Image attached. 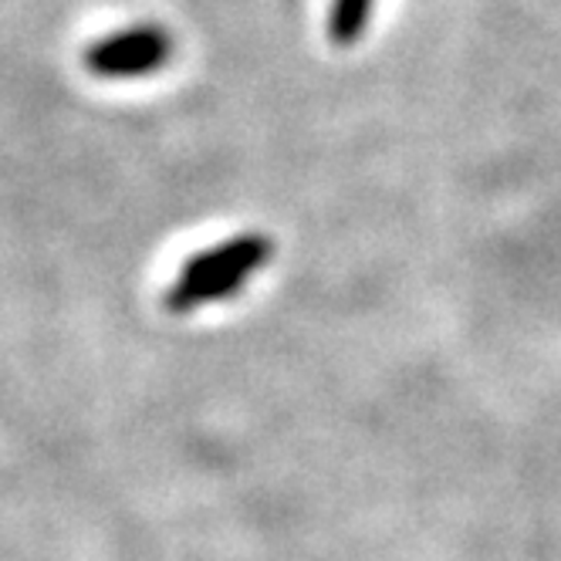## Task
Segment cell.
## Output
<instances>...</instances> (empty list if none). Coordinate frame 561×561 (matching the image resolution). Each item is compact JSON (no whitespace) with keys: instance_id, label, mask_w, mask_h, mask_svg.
<instances>
[{"instance_id":"obj_1","label":"cell","mask_w":561,"mask_h":561,"mask_svg":"<svg viewBox=\"0 0 561 561\" xmlns=\"http://www.w3.org/2000/svg\"><path fill=\"white\" fill-rule=\"evenodd\" d=\"M271 254H274V244L264 233H240V237L220 240V244L193 254L163 298L167 311L186 314L204 305L233 298L248 285L251 274L267 267Z\"/></svg>"},{"instance_id":"obj_2","label":"cell","mask_w":561,"mask_h":561,"mask_svg":"<svg viewBox=\"0 0 561 561\" xmlns=\"http://www.w3.org/2000/svg\"><path fill=\"white\" fill-rule=\"evenodd\" d=\"M173 55V37L159 24H136L112 31L85 48L82 61L99 78H139L159 71Z\"/></svg>"},{"instance_id":"obj_3","label":"cell","mask_w":561,"mask_h":561,"mask_svg":"<svg viewBox=\"0 0 561 561\" xmlns=\"http://www.w3.org/2000/svg\"><path fill=\"white\" fill-rule=\"evenodd\" d=\"M376 0H332L329 8V37L339 48H352L373 21Z\"/></svg>"}]
</instances>
